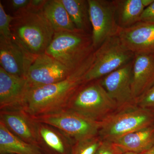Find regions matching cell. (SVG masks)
I'll list each match as a JSON object with an SVG mask.
<instances>
[{
  "label": "cell",
  "instance_id": "cell-23",
  "mask_svg": "<svg viewBox=\"0 0 154 154\" xmlns=\"http://www.w3.org/2000/svg\"><path fill=\"white\" fill-rule=\"evenodd\" d=\"M13 16L8 14L5 11L2 2H0V36L8 39L13 38L11 24L14 20Z\"/></svg>",
  "mask_w": 154,
  "mask_h": 154
},
{
  "label": "cell",
  "instance_id": "cell-14",
  "mask_svg": "<svg viewBox=\"0 0 154 154\" xmlns=\"http://www.w3.org/2000/svg\"><path fill=\"white\" fill-rule=\"evenodd\" d=\"M0 121L19 138L38 146L36 122L22 109L1 110Z\"/></svg>",
  "mask_w": 154,
  "mask_h": 154
},
{
  "label": "cell",
  "instance_id": "cell-12",
  "mask_svg": "<svg viewBox=\"0 0 154 154\" xmlns=\"http://www.w3.org/2000/svg\"><path fill=\"white\" fill-rule=\"evenodd\" d=\"M117 35L134 54L154 53V24L139 22L128 28L119 27Z\"/></svg>",
  "mask_w": 154,
  "mask_h": 154
},
{
  "label": "cell",
  "instance_id": "cell-2",
  "mask_svg": "<svg viewBox=\"0 0 154 154\" xmlns=\"http://www.w3.org/2000/svg\"><path fill=\"white\" fill-rule=\"evenodd\" d=\"M13 17L11 26L13 39L32 56L45 53L54 31L42 8L29 5L15 12Z\"/></svg>",
  "mask_w": 154,
  "mask_h": 154
},
{
  "label": "cell",
  "instance_id": "cell-16",
  "mask_svg": "<svg viewBox=\"0 0 154 154\" xmlns=\"http://www.w3.org/2000/svg\"><path fill=\"white\" fill-rule=\"evenodd\" d=\"M36 122L38 146L44 154H71L73 142L68 137L54 127Z\"/></svg>",
  "mask_w": 154,
  "mask_h": 154
},
{
  "label": "cell",
  "instance_id": "cell-30",
  "mask_svg": "<svg viewBox=\"0 0 154 154\" xmlns=\"http://www.w3.org/2000/svg\"></svg>",
  "mask_w": 154,
  "mask_h": 154
},
{
  "label": "cell",
  "instance_id": "cell-8",
  "mask_svg": "<svg viewBox=\"0 0 154 154\" xmlns=\"http://www.w3.org/2000/svg\"><path fill=\"white\" fill-rule=\"evenodd\" d=\"M93 46L97 49L108 38L117 35L119 26L113 1L88 0Z\"/></svg>",
  "mask_w": 154,
  "mask_h": 154
},
{
  "label": "cell",
  "instance_id": "cell-13",
  "mask_svg": "<svg viewBox=\"0 0 154 154\" xmlns=\"http://www.w3.org/2000/svg\"><path fill=\"white\" fill-rule=\"evenodd\" d=\"M29 87L25 78L9 74L0 67V109H21Z\"/></svg>",
  "mask_w": 154,
  "mask_h": 154
},
{
  "label": "cell",
  "instance_id": "cell-9",
  "mask_svg": "<svg viewBox=\"0 0 154 154\" xmlns=\"http://www.w3.org/2000/svg\"><path fill=\"white\" fill-rule=\"evenodd\" d=\"M73 71L44 53L33 58L27 71L26 79L29 88H35L64 80Z\"/></svg>",
  "mask_w": 154,
  "mask_h": 154
},
{
  "label": "cell",
  "instance_id": "cell-27",
  "mask_svg": "<svg viewBox=\"0 0 154 154\" xmlns=\"http://www.w3.org/2000/svg\"><path fill=\"white\" fill-rule=\"evenodd\" d=\"M30 2V0H12L10 3L12 8L16 12L28 7Z\"/></svg>",
  "mask_w": 154,
  "mask_h": 154
},
{
  "label": "cell",
  "instance_id": "cell-10",
  "mask_svg": "<svg viewBox=\"0 0 154 154\" xmlns=\"http://www.w3.org/2000/svg\"><path fill=\"white\" fill-rule=\"evenodd\" d=\"M133 60L100 79L102 86L116 102L118 109L136 104L131 87Z\"/></svg>",
  "mask_w": 154,
  "mask_h": 154
},
{
  "label": "cell",
  "instance_id": "cell-11",
  "mask_svg": "<svg viewBox=\"0 0 154 154\" xmlns=\"http://www.w3.org/2000/svg\"><path fill=\"white\" fill-rule=\"evenodd\" d=\"M34 57L13 38L8 39L0 36V65L9 74L26 79L28 69Z\"/></svg>",
  "mask_w": 154,
  "mask_h": 154
},
{
  "label": "cell",
  "instance_id": "cell-3",
  "mask_svg": "<svg viewBox=\"0 0 154 154\" xmlns=\"http://www.w3.org/2000/svg\"><path fill=\"white\" fill-rule=\"evenodd\" d=\"M66 108L91 120L101 122L118 110L119 107L99 79L82 85Z\"/></svg>",
  "mask_w": 154,
  "mask_h": 154
},
{
  "label": "cell",
  "instance_id": "cell-28",
  "mask_svg": "<svg viewBox=\"0 0 154 154\" xmlns=\"http://www.w3.org/2000/svg\"><path fill=\"white\" fill-rule=\"evenodd\" d=\"M147 152H144L142 153H134L132 152H125L124 153L122 154H146Z\"/></svg>",
  "mask_w": 154,
  "mask_h": 154
},
{
  "label": "cell",
  "instance_id": "cell-15",
  "mask_svg": "<svg viewBox=\"0 0 154 154\" xmlns=\"http://www.w3.org/2000/svg\"><path fill=\"white\" fill-rule=\"evenodd\" d=\"M154 84V53L135 54L131 72V87L136 99Z\"/></svg>",
  "mask_w": 154,
  "mask_h": 154
},
{
  "label": "cell",
  "instance_id": "cell-7",
  "mask_svg": "<svg viewBox=\"0 0 154 154\" xmlns=\"http://www.w3.org/2000/svg\"><path fill=\"white\" fill-rule=\"evenodd\" d=\"M34 121L59 130L72 141L99 134L101 123L64 108L52 113L31 117Z\"/></svg>",
  "mask_w": 154,
  "mask_h": 154
},
{
  "label": "cell",
  "instance_id": "cell-18",
  "mask_svg": "<svg viewBox=\"0 0 154 154\" xmlns=\"http://www.w3.org/2000/svg\"><path fill=\"white\" fill-rule=\"evenodd\" d=\"M42 11L54 32L79 30L72 22L60 0H46Z\"/></svg>",
  "mask_w": 154,
  "mask_h": 154
},
{
  "label": "cell",
  "instance_id": "cell-25",
  "mask_svg": "<svg viewBox=\"0 0 154 154\" xmlns=\"http://www.w3.org/2000/svg\"><path fill=\"white\" fill-rule=\"evenodd\" d=\"M124 153L113 142L104 140L96 154H122Z\"/></svg>",
  "mask_w": 154,
  "mask_h": 154
},
{
  "label": "cell",
  "instance_id": "cell-19",
  "mask_svg": "<svg viewBox=\"0 0 154 154\" xmlns=\"http://www.w3.org/2000/svg\"><path fill=\"white\" fill-rule=\"evenodd\" d=\"M44 154L38 146L19 138L0 121V154Z\"/></svg>",
  "mask_w": 154,
  "mask_h": 154
},
{
  "label": "cell",
  "instance_id": "cell-21",
  "mask_svg": "<svg viewBox=\"0 0 154 154\" xmlns=\"http://www.w3.org/2000/svg\"><path fill=\"white\" fill-rule=\"evenodd\" d=\"M78 30L89 32L90 21L89 6L85 0H60Z\"/></svg>",
  "mask_w": 154,
  "mask_h": 154
},
{
  "label": "cell",
  "instance_id": "cell-6",
  "mask_svg": "<svg viewBox=\"0 0 154 154\" xmlns=\"http://www.w3.org/2000/svg\"><path fill=\"white\" fill-rule=\"evenodd\" d=\"M135 54L117 35L107 38L94 52V62L86 74V82L99 79L133 60Z\"/></svg>",
  "mask_w": 154,
  "mask_h": 154
},
{
  "label": "cell",
  "instance_id": "cell-1",
  "mask_svg": "<svg viewBox=\"0 0 154 154\" xmlns=\"http://www.w3.org/2000/svg\"><path fill=\"white\" fill-rule=\"evenodd\" d=\"M95 51L64 80L29 88L21 109L35 117L66 108L74 94L86 83L85 77L94 62Z\"/></svg>",
  "mask_w": 154,
  "mask_h": 154
},
{
  "label": "cell",
  "instance_id": "cell-29",
  "mask_svg": "<svg viewBox=\"0 0 154 154\" xmlns=\"http://www.w3.org/2000/svg\"><path fill=\"white\" fill-rule=\"evenodd\" d=\"M146 154H154V145L149 150Z\"/></svg>",
  "mask_w": 154,
  "mask_h": 154
},
{
  "label": "cell",
  "instance_id": "cell-24",
  "mask_svg": "<svg viewBox=\"0 0 154 154\" xmlns=\"http://www.w3.org/2000/svg\"><path fill=\"white\" fill-rule=\"evenodd\" d=\"M136 104L154 112V84L143 95L136 99Z\"/></svg>",
  "mask_w": 154,
  "mask_h": 154
},
{
  "label": "cell",
  "instance_id": "cell-26",
  "mask_svg": "<svg viewBox=\"0 0 154 154\" xmlns=\"http://www.w3.org/2000/svg\"><path fill=\"white\" fill-rule=\"evenodd\" d=\"M140 22L154 24V2L144 10Z\"/></svg>",
  "mask_w": 154,
  "mask_h": 154
},
{
  "label": "cell",
  "instance_id": "cell-17",
  "mask_svg": "<svg viewBox=\"0 0 154 154\" xmlns=\"http://www.w3.org/2000/svg\"><path fill=\"white\" fill-rule=\"evenodd\" d=\"M112 142L124 152L148 151L154 145V125L135 131Z\"/></svg>",
  "mask_w": 154,
  "mask_h": 154
},
{
  "label": "cell",
  "instance_id": "cell-5",
  "mask_svg": "<svg viewBox=\"0 0 154 154\" xmlns=\"http://www.w3.org/2000/svg\"><path fill=\"white\" fill-rule=\"evenodd\" d=\"M99 135L113 141L135 131L154 125V112L136 104L120 108L100 122Z\"/></svg>",
  "mask_w": 154,
  "mask_h": 154
},
{
  "label": "cell",
  "instance_id": "cell-22",
  "mask_svg": "<svg viewBox=\"0 0 154 154\" xmlns=\"http://www.w3.org/2000/svg\"><path fill=\"white\" fill-rule=\"evenodd\" d=\"M103 141L99 134L76 141L73 143L70 154H96Z\"/></svg>",
  "mask_w": 154,
  "mask_h": 154
},
{
  "label": "cell",
  "instance_id": "cell-4",
  "mask_svg": "<svg viewBox=\"0 0 154 154\" xmlns=\"http://www.w3.org/2000/svg\"><path fill=\"white\" fill-rule=\"evenodd\" d=\"M95 50L91 33L81 30L60 31L54 32L45 53L73 71Z\"/></svg>",
  "mask_w": 154,
  "mask_h": 154
},
{
  "label": "cell",
  "instance_id": "cell-20",
  "mask_svg": "<svg viewBox=\"0 0 154 154\" xmlns=\"http://www.w3.org/2000/svg\"><path fill=\"white\" fill-rule=\"evenodd\" d=\"M116 20L119 26L125 28L140 22L146 8L143 0H114Z\"/></svg>",
  "mask_w": 154,
  "mask_h": 154
}]
</instances>
